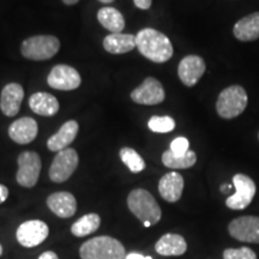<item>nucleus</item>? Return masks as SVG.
<instances>
[{"label":"nucleus","mask_w":259,"mask_h":259,"mask_svg":"<svg viewBox=\"0 0 259 259\" xmlns=\"http://www.w3.org/2000/svg\"><path fill=\"white\" fill-rule=\"evenodd\" d=\"M223 259H257V254L250 247L227 248L223 252Z\"/></svg>","instance_id":"nucleus-28"},{"label":"nucleus","mask_w":259,"mask_h":259,"mask_svg":"<svg viewBox=\"0 0 259 259\" xmlns=\"http://www.w3.org/2000/svg\"><path fill=\"white\" fill-rule=\"evenodd\" d=\"M164 89L154 77H148L138 88H136L131 93V99L139 105L153 106L163 102L164 100Z\"/></svg>","instance_id":"nucleus-12"},{"label":"nucleus","mask_w":259,"mask_h":259,"mask_svg":"<svg viewBox=\"0 0 259 259\" xmlns=\"http://www.w3.org/2000/svg\"><path fill=\"white\" fill-rule=\"evenodd\" d=\"M187 250L185 239L179 234L168 233L158 239L155 245V251L160 255L169 257V255H183Z\"/></svg>","instance_id":"nucleus-20"},{"label":"nucleus","mask_w":259,"mask_h":259,"mask_svg":"<svg viewBox=\"0 0 259 259\" xmlns=\"http://www.w3.org/2000/svg\"><path fill=\"white\" fill-rule=\"evenodd\" d=\"M258 139H259V134H258Z\"/></svg>","instance_id":"nucleus-39"},{"label":"nucleus","mask_w":259,"mask_h":259,"mask_svg":"<svg viewBox=\"0 0 259 259\" xmlns=\"http://www.w3.org/2000/svg\"><path fill=\"white\" fill-rule=\"evenodd\" d=\"M184 190V178L177 171H169L161 178L158 183V192L164 200L176 203L181 198Z\"/></svg>","instance_id":"nucleus-16"},{"label":"nucleus","mask_w":259,"mask_h":259,"mask_svg":"<svg viewBox=\"0 0 259 259\" xmlns=\"http://www.w3.org/2000/svg\"><path fill=\"white\" fill-rule=\"evenodd\" d=\"M8 197H9V190H8V187L4 186V185H2V184H0V204L4 203L5 200L8 199Z\"/></svg>","instance_id":"nucleus-31"},{"label":"nucleus","mask_w":259,"mask_h":259,"mask_svg":"<svg viewBox=\"0 0 259 259\" xmlns=\"http://www.w3.org/2000/svg\"><path fill=\"white\" fill-rule=\"evenodd\" d=\"M47 83L51 88L57 90H74L82 83L78 71L69 65H57L47 77Z\"/></svg>","instance_id":"nucleus-11"},{"label":"nucleus","mask_w":259,"mask_h":259,"mask_svg":"<svg viewBox=\"0 0 259 259\" xmlns=\"http://www.w3.org/2000/svg\"><path fill=\"white\" fill-rule=\"evenodd\" d=\"M233 186L235 193L229 196L226 200V205L232 210H244L252 203L257 187L254 181L245 174H235L233 178Z\"/></svg>","instance_id":"nucleus-6"},{"label":"nucleus","mask_w":259,"mask_h":259,"mask_svg":"<svg viewBox=\"0 0 259 259\" xmlns=\"http://www.w3.org/2000/svg\"><path fill=\"white\" fill-rule=\"evenodd\" d=\"M29 106L32 112L44 116H53L59 111L58 100L48 93H35L29 99Z\"/></svg>","instance_id":"nucleus-21"},{"label":"nucleus","mask_w":259,"mask_h":259,"mask_svg":"<svg viewBox=\"0 0 259 259\" xmlns=\"http://www.w3.org/2000/svg\"><path fill=\"white\" fill-rule=\"evenodd\" d=\"M78 154L74 149L66 148L54 157L50 168V178L54 183H64L72 176L78 166Z\"/></svg>","instance_id":"nucleus-8"},{"label":"nucleus","mask_w":259,"mask_h":259,"mask_svg":"<svg viewBox=\"0 0 259 259\" xmlns=\"http://www.w3.org/2000/svg\"><path fill=\"white\" fill-rule=\"evenodd\" d=\"M248 97L241 85H231L223 89L218 97L216 111L223 119L236 118L247 107Z\"/></svg>","instance_id":"nucleus-4"},{"label":"nucleus","mask_w":259,"mask_h":259,"mask_svg":"<svg viewBox=\"0 0 259 259\" xmlns=\"http://www.w3.org/2000/svg\"><path fill=\"white\" fill-rule=\"evenodd\" d=\"M37 122L32 118H21L10 125L9 136L18 144H29L37 136Z\"/></svg>","instance_id":"nucleus-15"},{"label":"nucleus","mask_w":259,"mask_h":259,"mask_svg":"<svg viewBox=\"0 0 259 259\" xmlns=\"http://www.w3.org/2000/svg\"><path fill=\"white\" fill-rule=\"evenodd\" d=\"M38 259H59V258H58L56 252L46 251V252H44V253H42L40 257H38Z\"/></svg>","instance_id":"nucleus-32"},{"label":"nucleus","mask_w":259,"mask_h":259,"mask_svg":"<svg viewBox=\"0 0 259 259\" xmlns=\"http://www.w3.org/2000/svg\"><path fill=\"white\" fill-rule=\"evenodd\" d=\"M18 171L16 179L23 187H34L36 185L41 171V158L34 151H24L18 156Z\"/></svg>","instance_id":"nucleus-7"},{"label":"nucleus","mask_w":259,"mask_h":259,"mask_svg":"<svg viewBox=\"0 0 259 259\" xmlns=\"http://www.w3.org/2000/svg\"><path fill=\"white\" fill-rule=\"evenodd\" d=\"M50 234V228L44 221L40 220H30L22 223L16 232L17 241L24 247H35L42 244Z\"/></svg>","instance_id":"nucleus-9"},{"label":"nucleus","mask_w":259,"mask_h":259,"mask_svg":"<svg viewBox=\"0 0 259 259\" xmlns=\"http://www.w3.org/2000/svg\"><path fill=\"white\" fill-rule=\"evenodd\" d=\"M190 143L185 137H178L174 139L170 143V149L169 150L174 155H178V156H181V155H185L187 151H189Z\"/></svg>","instance_id":"nucleus-29"},{"label":"nucleus","mask_w":259,"mask_h":259,"mask_svg":"<svg viewBox=\"0 0 259 259\" xmlns=\"http://www.w3.org/2000/svg\"><path fill=\"white\" fill-rule=\"evenodd\" d=\"M125 259H153L151 257H145V255L141 254V253H136V252H134V253H130L125 257Z\"/></svg>","instance_id":"nucleus-33"},{"label":"nucleus","mask_w":259,"mask_h":259,"mask_svg":"<svg viewBox=\"0 0 259 259\" xmlns=\"http://www.w3.org/2000/svg\"><path fill=\"white\" fill-rule=\"evenodd\" d=\"M78 2L79 0H63L64 4H66V5H74L76 3H78Z\"/></svg>","instance_id":"nucleus-35"},{"label":"nucleus","mask_w":259,"mask_h":259,"mask_svg":"<svg viewBox=\"0 0 259 259\" xmlns=\"http://www.w3.org/2000/svg\"><path fill=\"white\" fill-rule=\"evenodd\" d=\"M47 205L61 219H69L76 213L77 202L70 192H56L47 198Z\"/></svg>","instance_id":"nucleus-17"},{"label":"nucleus","mask_w":259,"mask_h":259,"mask_svg":"<svg viewBox=\"0 0 259 259\" xmlns=\"http://www.w3.org/2000/svg\"><path fill=\"white\" fill-rule=\"evenodd\" d=\"M135 5L141 10H148L151 6V0H134Z\"/></svg>","instance_id":"nucleus-30"},{"label":"nucleus","mask_w":259,"mask_h":259,"mask_svg":"<svg viewBox=\"0 0 259 259\" xmlns=\"http://www.w3.org/2000/svg\"><path fill=\"white\" fill-rule=\"evenodd\" d=\"M120 158L124 164L132 173H141L145 168V162L137 151L132 148H122L120 150Z\"/></svg>","instance_id":"nucleus-26"},{"label":"nucleus","mask_w":259,"mask_h":259,"mask_svg":"<svg viewBox=\"0 0 259 259\" xmlns=\"http://www.w3.org/2000/svg\"><path fill=\"white\" fill-rule=\"evenodd\" d=\"M3 254V246H2V244H0V255Z\"/></svg>","instance_id":"nucleus-38"},{"label":"nucleus","mask_w":259,"mask_h":259,"mask_svg":"<svg viewBox=\"0 0 259 259\" xmlns=\"http://www.w3.org/2000/svg\"><path fill=\"white\" fill-rule=\"evenodd\" d=\"M143 225H144V227H147V228H149V227H151V223H150V222H148V221L143 222Z\"/></svg>","instance_id":"nucleus-37"},{"label":"nucleus","mask_w":259,"mask_h":259,"mask_svg":"<svg viewBox=\"0 0 259 259\" xmlns=\"http://www.w3.org/2000/svg\"><path fill=\"white\" fill-rule=\"evenodd\" d=\"M233 34L239 41H255L259 38V12L245 16L236 22Z\"/></svg>","instance_id":"nucleus-19"},{"label":"nucleus","mask_w":259,"mask_h":259,"mask_svg":"<svg viewBox=\"0 0 259 259\" xmlns=\"http://www.w3.org/2000/svg\"><path fill=\"white\" fill-rule=\"evenodd\" d=\"M162 162L164 166L171 168V169H186V168H191L196 164L197 155L194 151L189 150L185 155L178 156L170 150H167L162 154Z\"/></svg>","instance_id":"nucleus-25"},{"label":"nucleus","mask_w":259,"mask_h":259,"mask_svg":"<svg viewBox=\"0 0 259 259\" xmlns=\"http://www.w3.org/2000/svg\"><path fill=\"white\" fill-rule=\"evenodd\" d=\"M97 19L102 27L112 32V34H118L121 32L125 28V19L120 14V11L114 8H102L97 14Z\"/></svg>","instance_id":"nucleus-23"},{"label":"nucleus","mask_w":259,"mask_h":259,"mask_svg":"<svg viewBox=\"0 0 259 259\" xmlns=\"http://www.w3.org/2000/svg\"><path fill=\"white\" fill-rule=\"evenodd\" d=\"M24 97L23 87L18 83H10L4 87L0 96V108L6 116H15L19 112Z\"/></svg>","instance_id":"nucleus-14"},{"label":"nucleus","mask_w":259,"mask_h":259,"mask_svg":"<svg viewBox=\"0 0 259 259\" xmlns=\"http://www.w3.org/2000/svg\"><path fill=\"white\" fill-rule=\"evenodd\" d=\"M205 61L198 56H187L180 61L178 74L186 87H193L198 83L205 72Z\"/></svg>","instance_id":"nucleus-13"},{"label":"nucleus","mask_w":259,"mask_h":259,"mask_svg":"<svg viewBox=\"0 0 259 259\" xmlns=\"http://www.w3.org/2000/svg\"><path fill=\"white\" fill-rule=\"evenodd\" d=\"M149 128L156 134H167V132L173 131L176 128V121L170 116H151L150 120L148 121Z\"/></svg>","instance_id":"nucleus-27"},{"label":"nucleus","mask_w":259,"mask_h":259,"mask_svg":"<svg viewBox=\"0 0 259 259\" xmlns=\"http://www.w3.org/2000/svg\"><path fill=\"white\" fill-rule=\"evenodd\" d=\"M103 47L112 54H124L136 47V35L132 34H111L103 40Z\"/></svg>","instance_id":"nucleus-22"},{"label":"nucleus","mask_w":259,"mask_h":259,"mask_svg":"<svg viewBox=\"0 0 259 259\" xmlns=\"http://www.w3.org/2000/svg\"><path fill=\"white\" fill-rule=\"evenodd\" d=\"M60 42L52 35L29 37L22 44V54L30 60H48L58 53Z\"/></svg>","instance_id":"nucleus-5"},{"label":"nucleus","mask_w":259,"mask_h":259,"mask_svg":"<svg viewBox=\"0 0 259 259\" xmlns=\"http://www.w3.org/2000/svg\"><path fill=\"white\" fill-rule=\"evenodd\" d=\"M231 189H232V185H229V184H225V185L221 186V191L223 193H227Z\"/></svg>","instance_id":"nucleus-34"},{"label":"nucleus","mask_w":259,"mask_h":259,"mask_svg":"<svg viewBox=\"0 0 259 259\" xmlns=\"http://www.w3.org/2000/svg\"><path fill=\"white\" fill-rule=\"evenodd\" d=\"M99 2L103 3V4H111V3L114 2V0H99Z\"/></svg>","instance_id":"nucleus-36"},{"label":"nucleus","mask_w":259,"mask_h":259,"mask_svg":"<svg viewBox=\"0 0 259 259\" xmlns=\"http://www.w3.org/2000/svg\"><path fill=\"white\" fill-rule=\"evenodd\" d=\"M82 259H125V247L112 236H96L80 246Z\"/></svg>","instance_id":"nucleus-2"},{"label":"nucleus","mask_w":259,"mask_h":259,"mask_svg":"<svg viewBox=\"0 0 259 259\" xmlns=\"http://www.w3.org/2000/svg\"><path fill=\"white\" fill-rule=\"evenodd\" d=\"M78 122L74 120L66 121L61 126L59 131L56 135H53L47 141V147L51 151H59L66 149L69 145L72 143L78 134Z\"/></svg>","instance_id":"nucleus-18"},{"label":"nucleus","mask_w":259,"mask_h":259,"mask_svg":"<svg viewBox=\"0 0 259 259\" xmlns=\"http://www.w3.org/2000/svg\"><path fill=\"white\" fill-rule=\"evenodd\" d=\"M228 232L231 236L242 242L259 244V218L241 216L229 223Z\"/></svg>","instance_id":"nucleus-10"},{"label":"nucleus","mask_w":259,"mask_h":259,"mask_svg":"<svg viewBox=\"0 0 259 259\" xmlns=\"http://www.w3.org/2000/svg\"><path fill=\"white\" fill-rule=\"evenodd\" d=\"M136 47L139 53L154 63H166L173 57V46L166 35L151 28L142 29L136 35Z\"/></svg>","instance_id":"nucleus-1"},{"label":"nucleus","mask_w":259,"mask_h":259,"mask_svg":"<svg viewBox=\"0 0 259 259\" xmlns=\"http://www.w3.org/2000/svg\"><path fill=\"white\" fill-rule=\"evenodd\" d=\"M127 206L131 212L142 222H150L151 226L156 225L161 220L162 211L153 194L144 189L131 191L127 197Z\"/></svg>","instance_id":"nucleus-3"},{"label":"nucleus","mask_w":259,"mask_h":259,"mask_svg":"<svg viewBox=\"0 0 259 259\" xmlns=\"http://www.w3.org/2000/svg\"><path fill=\"white\" fill-rule=\"evenodd\" d=\"M100 223H101V219L97 213H87L73 223L71 227V233L74 236L83 238V236L90 235L96 232L99 229Z\"/></svg>","instance_id":"nucleus-24"}]
</instances>
